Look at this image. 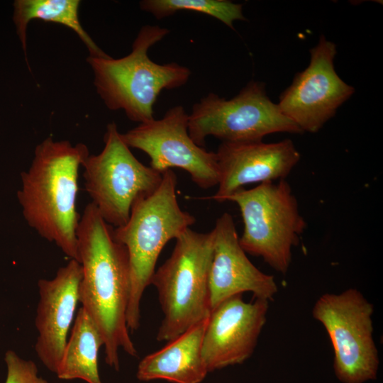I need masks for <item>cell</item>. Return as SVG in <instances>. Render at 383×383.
Instances as JSON below:
<instances>
[{"instance_id":"7c38bea8","label":"cell","mask_w":383,"mask_h":383,"mask_svg":"<svg viewBox=\"0 0 383 383\" xmlns=\"http://www.w3.org/2000/svg\"><path fill=\"white\" fill-rule=\"evenodd\" d=\"M269 302H245L240 294L211 310L202 341L209 372L242 364L252 356L267 322Z\"/></svg>"},{"instance_id":"5bb4252c","label":"cell","mask_w":383,"mask_h":383,"mask_svg":"<svg viewBox=\"0 0 383 383\" xmlns=\"http://www.w3.org/2000/svg\"><path fill=\"white\" fill-rule=\"evenodd\" d=\"M216 154L220 177L217 192L209 199L218 202L245 185L284 179L301 159L289 139L271 143H222Z\"/></svg>"},{"instance_id":"5b68a950","label":"cell","mask_w":383,"mask_h":383,"mask_svg":"<svg viewBox=\"0 0 383 383\" xmlns=\"http://www.w3.org/2000/svg\"><path fill=\"white\" fill-rule=\"evenodd\" d=\"M175 241L170 256L155 270L150 282L163 314L156 335L159 342L172 340L211 312L209 272L213 231L188 228Z\"/></svg>"},{"instance_id":"8992f818","label":"cell","mask_w":383,"mask_h":383,"mask_svg":"<svg viewBox=\"0 0 383 383\" xmlns=\"http://www.w3.org/2000/svg\"><path fill=\"white\" fill-rule=\"evenodd\" d=\"M226 201L235 203L240 211L244 228L239 243L243 250L286 274L292 248L306 227L289 184L284 179L261 183L239 189Z\"/></svg>"},{"instance_id":"e0dca14e","label":"cell","mask_w":383,"mask_h":383,"mask_svg":"<svg viewBox=\"0 0 383 383\" xmlns=\"http://www.w3.org/2000/svg\"><path fill=\"white\" fill-rule=\"evenodd\" d=\"M102 346L104 341L97 327L79 308L55 374L62 380L102 383L98 367L99 351Z\"/></svg>"},{"instance_id":"52a82bcc","label":"cell","mask_w":383,"mask_h":383,"mask_svg":"<svg viewBox=\"0 0 383 383\" xmlns=\"http://www.w3.org/2000/svg\"><path fill=\"white\" fill-rule=\"evenodd\" d=\"M104 143L100 153L83 162L84 187L100 216L117 228L127 222L138 199L156 190L162 174L135 157L115 122L107 125Z\"/></svg>"},{"instance_id":"9c48e42d","label":"cell","mask_w":383,"mask_h":383,"mask_svg":"<svg viewBox=\"0 0 383 383\" xmlns=\"http://www.w3.org/2000/svg\"><path fill=\"white\" fill-rule=\"evenodd\" d=\"M311 313L331 342L338 380L341 383L375 380L380 360L373 337L374 305L362 293L349 288L338 294H323Z\"/></svg>"},{"instance_id":"8fae6325","label":"cell","mask_w":383,"mask_h":383,"mask_svg":"<svg viewBox=\"0 0 383 383\" xmlns=\"http://www.w3.org/2000/svg\"><path fill=\"white\" fill-rule=\"evenodd\" d=\"M311 60L304 71L296 74L284 91L278 104L282 112L303 132H318L355 92L353 87L336 73L333 60L336 45L319 38L310 49Z\"/></svg>"},{"instance_id":"4fadbf2b","label":"cell","mask_w":383,"mask_h":383,"mask_svg":"<svg viewBox=\"0 0 383 383\" xmlns=\"http://www.w3.org/2000/svg\"><path fill=\"white\" fill-rule=\"evenodd\" d=\"M213 247L209 272L211 310L226 299L250 292L255 299L272 301L278 292L272 275L248 259L239 243L233 216L223 213L212 230Z\"/></svg>"},{"instance_id":"2e32d148","label":"cell","mask_w":383,"mask_h":383,"mask_svg":"<svg viewBox=\"0 0 383 383\" xmlns=\"http://www.w3.org/2000/svg\"><path fill=\"white\" fill-rule=\"evenodd\" d=\"M209 317V316H208ZM208 317L138 363L136 377L172 383H201L209 371L202 356V341Z\"/></svg>"},{"instance_id":"277c9868","label":"cell","mask_w":383,"mask_h":383,"mask_svg":"<svg viewBox=\"0 0 383 383\" xmlns=\"http://www.w3.org/2000/svg\"><path fill=\"white\" fill-rule=\"evenodd\" d=\"M162 174L156 190L138 199L127 222L113 231L116 240L126 247L128 255L131 289L126 319L131 331L140 327L142 297L150 284L161 251L196 222L195 217L178 204L174 171L168 170Z\"/></svg>"},{"instance_id":"d6986e66","label":"cell","mask_w":383,"mask_h":383,"mask_svg":"<svg viewBox=\"0 0 383 383\" xmlns=\"http://www.w3.org/2000/svg\"><path fill=\"white\" fill-rule=\"evenodd\" d=\"M141 10L160 20L180 11H192L213 17L233 29V22L245 21L243 5L226 0H143Z\"/></svg>"},{"instance_id":"7a4b0ae2","label":"cell","mask_w":383,"mask_h":383,"mask_svg":"<svg viewBox=\"0 0 383 383\" xmlns=\"http://www.w3.org/2000/svg\"><path fill=\"white\" fill-rule=\"evenodd\" d=\"M89 155L85 144L46 138L36 145L30 167L21 174L18 193L28 226L78 262V177Z\"/></svg>"},{"instance_id":"3957f363","label":"cell","mask_w":383,"mask_h":383,"mask_svg":"<svg viewBox=\"0 0 383 383\" xmlns=\"http://www.w3.org/2000/svg\"><path fill=\"white\" fill-rule=\"evenodd\" d=\"M169 33L159 26L145 25L128 55L118 59L87 57L94 85L109 110H123L131 121L139 123L152 121L153 106L160 92L187 82L191 75L188 67L176 62L157 64L148 56L149 49Z\"/></svg>"},{"instance_id":"ffe728a7","label":"cell","mask_w":383,"mask_h":383,"mask_svg":"<svg viewBox=\"0 0 383 383\" xmlns=\"http://www.w3.org/2000/svg\"><path fill=\"white\" fill-rule=\"evenodd\" d=\"M4 360L7 369L5 383H48L39 376L33 361L21 358L13 350L6 352Z\"/></svg>"},{"instance_id":"ac0fdd59","label":"cell","mask_w":383,"mask_h":383,"mask_svg":"<svg viewBox=\"0 0 383 383\" xmlns=\"http://www.w3.org/2000/svg\"><path fill=\"white\" fill-rule=\"evenodd\" d=\"M79 0H16L13 20L26 55L27 64V27L30 21L40 20L61 24L72 30L87 47L89 56L110 57L83 28L79 18Z\"/></svg>"},{"instance_id":"ba28073f","label":"cell","mask_w":383,"mask_h":383,"mask_svg":"<svg viewBox=\"0 0 383 383\" xmlns=\"http://www.w3.org/2000/svg\"><path fill=\"white\" fill-rule=\"evenodd\" d=\"M189 134L199 146L213 136L222 143L261 141L267 135L304 132L267 96L265 84L251 81L232 99L209 93L192 106Z\"/></svg>"},{"instance_id":"9a60e30c","label":"cell","mask_w":383,"mask_h":383,"mask_svg":"<svg viewBox=\"0 0 383 383\" xmlns=\"http://www.w3.org/2000/svg\"><path fill=\"white\" fill-rule=\"evenodd\" d=\"M82 267L70 259L50 279L38 282L39 301L35 325V351L45 367L56 373L79 302Z\"/></svg>"},{"instance_id":"30bf717a","label":"cell","mask_w":383,"mask_h":383,"mask_svg":"<svg viewBox=\"0 0 383 383\" xmlns=\"http://www.w3.org/2000/svg\"><path fill=\"white\" fill-rule=\"evenodd\" d=\"M189 114L175 106L161 119L139 123L125 133L123 141L150 158V167L160 173L179 168L186 171L200 188L218 186L220 177L216 154L199 146L188 131Z\"/></svg>"},{"instance_id":"6da1fadb","label":"cell","mask_w":383,"mask_h":383,"mask_svg":"<svg viewBox=\"0 0 383 383\" xmlns=\"http://www.w3.org/2000/svg\"><path fill=\"white\" fill-rule=\"evenodd\" d=\"M113 231L92 204H87L77 230L82 272L79 302L102 337L106 363L118 371L120 350L131 357H137L138 351L126 319L131 289L128 255Z\"/></svg>"}]
</instances>
